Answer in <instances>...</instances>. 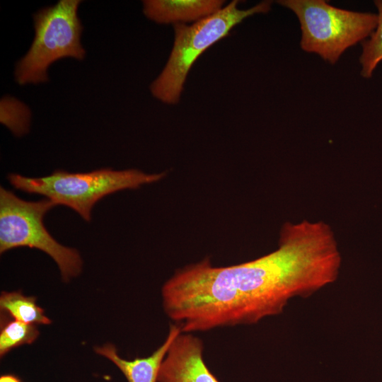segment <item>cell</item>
<instances>
[{
  "label": "cell",
  "instance_id": "1",
  "mask_svg": "<svg viewBox=\"0 0 382 382\" xmlns=\"http://www.w3.org/2000/svg\"><path fill=\"white\" fill-rule=\"evenodd\" d=\"M341 264L329 224L286 221L270 253L228 267L205 258L176 271L162 286L163 308L183 332L255 324L334 283Z\"/></svg>",
  "mask_w": 382,
  "mask_h": 382
},
{
  "label": "cell",
  "instance_id": "2",
  "mask_svg": "<svg viewBox=\"0 0 382 382\" xmlns=\"http://www.w3.org/2000/svg\"><path fill=\"white\" fill-rule=\"evenodd\" d=\"M233 0L215 13L192 23L175 25L173 45L163 70L151 83L152 96L161 102L174 105L180 98L187 74L198 57L208 48L229 35L245 18L267 13L272 2L262 1L240 9Z\"/></svg>",
  "mask_w": 382,
  "mask_h": 382
},
{
  "label": "cell",
  "instance_id": "3",
  "mask_svg": "<svg viewBox=\"0 0 382 382\" xmlns=\"http://www.w3.org/2000/svg\"><path fill=\"white\" fill-rule=\"evenodd\" d=\"M165 175V173L148 174L137 169L100 168L88 173L57 170L42 178L10 173L8 180L16 190L45 196L56 206L71 208L85 221H90L91 210L101 198L117 191L137 189L157 182Z\"/></svg>",
  "mask_w": 382,
  "mask_h": 382
},
{
  "label": "cell",
  "instance_id": "4",
  "mask_svg": "<svg viewBox=\"0 0 382 382\" xmlns=\"http://www.w3.org/2000/svg\"><path fill=\"white\" fill-rule=\"evenodd\" d=\"M81 3L60 0L33 14L35 36L28 51L16 62V83L21 86L47 83L48 69L56 61L66 57L84 59L83 26L78 16Z\"/></svg>",
  "mask_w": 382,
  "mask_h": 382
},
{
  "label": "cell",
  "instance_id": "5",
  "mask_svg": "<svg viewBox=\"0 0 382 382\" xmlns=\"http://www.w3.org/2000/svg\"><path fill=\"white\" fill-rule=\"evenodd\" d=\"M282 6L298 17L302 33L301 47L335 64L349 47L370 36L377 14L337 8L324 0H281Z\"/></svg>",
  "mask_w": 382,
  "mask_h": 382
},
{
  "label": "cell",
  "instance_id": "6",
  "mask_svg": "<svg viewBox=\"0 0 382 382\" xmlns=\"http://www.w3.org/2000/svg\"><path fill=\"white\" fill-rule=\"evenodd\" d=\"M56 204L47 198L25 201L0 187V253L16 248L38 249L57 263L62 280L79 276L83 260L77 250L58 243L45 228L43 219Z\"/></svg>",
  "mask_w": 382,
  "mask_h": 382
},
{
  "label": "cell",
  "instance_id": "7",
  "mask_svg": "<svg viewBox=\"0 0 382 382\" xmlns=\"http://www.w3.org/2000/svg\"><path fill=\"white\" fill-rule=\"evenodd\" d=\"M202 340L181 332L173 340L161 363L158 382H219L206 366Z\"/></svg>",
  "mask_w": 382,
  "mask_h": 382
},
{
  "label": "cell",
  "instance_id": "8",
  "mask_svg": "<svg viewBox=\"0 0 382 382\" xmlns=\"http://www.w3.org/2000/svg\"><path fill=\"white\" fill-rule=\"evenodd\" d=\"M222 0H145L143 13L158 24L180 25L195 23L224 7Z\"/></svg>",
  "mask_w": 382,
  "mask_h": 382
},
{
  "label": "cell",
  "instance_id": "9",
  "mask_svg": "<svg viewBox=\"0 0 382 382\" xmlns=\"http://www.w3.org/2000/svg\"><path fill=\"white\" fill-rule=\"evenodd\" d=\"M181 332L179 326L175 324L170 325L163 343L146 357H137L132 360L125 359L120 357L116 347L111 343L96 346L94 351L113 363L124 374L128 382H158L160 367L169 346Z\"/></svg>",
  "mask_w": 382,
  "mask_h": 382
},
{
  "label": "cell",
  "instance_id": "10",
  "mask_svg": "<svg viewBox=\"0 0 382 382\" xmlns=\"http://www.w3.org/2000/svg\"><path fill=\"white\" fill-rule=\"evenodd\" d=\"M0 308L3 315L21 322L34 325L51 323L44 310L36 303V298L25 296L20 291H3Z\"/></svg>",
  "mask_w": 382,
  "mask_h": 382
},
{
  "label": "cell",
  "instance_id": "11",
  "mask_svg": "<svg viewBox=\"0 0 382 382\" xmlns=\"http://www.w3.org/2000/svg\"><path fill=\"white\" fill-rule=\"evenodd\" d=\"M37 325L21 322L2 315L1 317L0 356L14 348L32 344L39 336Z\"/></svg>",
  "mask_w": 382,
  "mask_h": 382
},
{
  "label": "cell",
  "instance_id": "12",
  "mask_svg": "<svg viewBox=\"0 0 382 382\" xmlns=\"http://www.w3.org/2000/svg\"><path fill=\"white\" fill-rule=\"evenodd\" d=\"M31 117V110L26 104L10 96L1 98L0 122L14 136L21 137L28 133Z\"/></svg>",
  "mask_w": 382,
  "mask_h": 382
},
{
  "label": "cell",
  "instance_id": "13",
  "mask_svg": "<svg viewBox=\"0 0 382 382\" xmlns=\"http://www.w3.org/2000/svg\"><path fill=\"white\" fill-rule=\"evenodd\" d=\"M374 4L378 10V23L369 39L362 43V52L359 58L361 65V74L370 78L377 65L382 61V0Z\"/></svg>",
  "mask_w": 382,
  "mask_h": 382
},
{
  "label": "cell",
  "instance_id": "14",
  "mask_svg": "<svg viewBox=\"0 0 382 382\" xmlns=\"http://www.w3.org/2000/svg\"><path fill=\"white\" fill-rule=\"evenodd\" d=\"M0 382H22L19 378L13 374H4L0 377Z\"/></svg>",
  "mask_w": 382,
  "mask_h": 382
}]
</instances>
